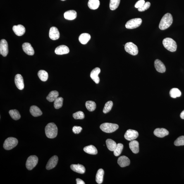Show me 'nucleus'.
<instances>
[{
    "mask_svg": "<svg viewBox=\"0 0 184 184\" xmlns=\"http://www.w3.org/2000/svg\"><path fill=\"white\" fill-rule=\"evenodd\" d=\"M106 144L108 149L109 150L112 151H114L117 146L116 142L110 139H108L106 140Z\"/></svg>",
    "mask_w": 184,
    "mask_h": 184,
    "instance_id": "obj_30",
    "label": "nucleus"
},
{
    "mask_svg": "<svg viewBox=\"0 0 184 184\" xmlns=\"http://www.w3.org/2000/svg\"><path fill=\"white\" fill-rule=\"evenodd\" d=\"M63 99V98H57L54 101V106L55 109H58L62 107Z\"/></svg>",
    "mask_w": 184,
    "mask_h": 184,
    "instance_id": "obj_36",
    "label": "nucleus"
},
{
    "mask_svg": "<svg viewBox=\"0 0 184 184\" xmlns=\"http://www.w3.org/2000/svg\"><path fill=\"white\" fill-rule=\"evenodd\" d=\"M169 94L171 98H176L177 97H180L181 95V93L178 89L173 88L170 90Z\"/></svg>",
    "mask_w": 184,
    "mask_h": 184,
    "instance_id": "obj_32",
    "label": "nucleus"
},
{
    "mask_svg": "<svg viewBox=\"0 0 184 184\" xmlns=\"http://www.w3.org/2000/svg\"><path fill=\"white\" fill-rule=\"evenodd\" d=\"M125 49L126 52L133 56L136 55L138 52V47L132 42L126 43L125 46Z\"/></svg>",
    "mask_w": 184,
    "mask_h": 184,
    "instance_id": "obj_6",
    "label": "nucleus"
},
{
    "mask_svg": "<svg viewBox=\"0 0 184 184\" xmlns=\"http://www.w3.org/2000/svg\"><path fill=\"white\" fill-rule=\"evenodd\" d=\"M101 70L98 67L96 68L91 72L90 76L91 78L96 84H99L100 81L98 75L100 73Z\"/></svg>",
    "mask_w": 184,
    "mask_h": 184,
    "instance_id": "obj_12",
    "label": "nucleus"
},
{
    "mask_svg": "<svg viewBox=\"0 0 184 184\" xmlns=\"http://www.w3.org/2000/svg\"><path fill=\"white\" fill-rule=\"evenodd\" d=\"M58 96H59V93L57 91L55 90L51 91L46 97V99L49 102H52L57 98Z\"/></svg>",
    "mask_w": 184,
    "mask_h": 184,
    "instance_id": "obj_27",
    "label": "nucleus"
},
{
    "mask_svg": "<svg viewBox=\"0 0 184 184\" xmlns=\"http://www.w3.org/2000/svg\"><path fill=\"white\" fill-rule=\"evenodd\" d=\"M173 22V16L171 14L166 13L161 19L159 24V28L162 30H166L171 26Z\"/></svg>",
    "mask_w": 184,
    "mask_h": 184,
    "instance_id": "obj_1",
    "label": "nucleus"
},
{
    "mask_svg": "<svg viewBox=\"0 0 184 184\" xmlns=\"http://www.w3.org/2000/svg\"><path fill=\"white\" fill-rule=\"evenodd\" d=\"M120 0H110L109 8L111 10H114L118 8L119 6Z\"/></svg>",
    "mask_w": 184,
    "mask_h": 184,
    "instance_id": "obj_35",
    "label": "nucleus"
},
{
    "mask_svg": "<svg viewBox=\"0 0 184 184\" xmlns=\"http://www.w3.org/2000/svg\"><path fill=\"white\" fill-rule=\"evenodd\" d=\"M100 5L99 0H89L88 5L91 9L96 10L99 7Z\"/></svg>",
    "mask_w": 184,
    "mask_h": 184,
    "instance_id": "obj_26",
    "label": "nucleus"
},
{
    "mask_svg": "<svg viewBox=\"0 0 184 184\" xmlns=\"http://www.w3.org/2000/svg\"><path fill=\"white\" fill-rule=\"evenodd\" d=\"M13 29L15 34L18 36L23 35L25 32V27L21 25L14 26Z\"/></svg>",
    "mask_w": 184,
    "mask_h": 184,
    "instance_id": "obj_19",
    "label": "nucleus"
},
{
    "mask_svg": "<svg viewBox=\"0 0 184 184\" xmlns=\"http://www.w3.org/2000/svg\"><path fill=\"white\" fill-rule=\"evenodd\" d=\"M10 116L13 119L16 120L20 118V115L19 112L16 109L11 110L9 111Z\"/></svg>",
    "mask_w": 184,
    "mask_h": 184,
    "instance_id": "obj_34",
    "label": "nucleus"
},
{
    "mask_svg": "<svg viewBox=\"0 0 184 184\" xmlns=\"http://www.w3.org/2000/svg\"><path fill=\"white\" fill-rule=\"evenodd\" d=\"M46 137L49 138H54L57 136L58 128L54 123H49L46 125L45 128Z\"/></svg>",
    "mask_w": 184,
    "mask_h": 184,
    "instance_id": "obj_2",
    "label": "nucleus"
},
{
    "mask_svg": "<svg viewBox=\"0 0 184 184\" xmlns=\"http://www.w3.org/2000/svg\"><path fill=\"white\" fill-rule=\"evenodd\" d=\"M38 75L40 80L43 82L46 81L49 77L47 72L44 70H40L38 73Z\"/></svg>",
    "mask_w": 184,
    "mask_h": 184,
    "instance_id": "obj_31",
    "label": "nucleus"
},
{
    "mask_svg": "<svg viewBox=\"0 0 184 184\" xmlns=\"http://www.w3.org/2000/svg\"><path fill=\"white\" fill-rule=\"evenodd\" d=\"M104 172L102 169H100L97 171L96 176V181L98 183L100 184L103 183Z\"/></svg>",
    "mask_w": 184,
    "mask_h": 184,
    "instance_id": "obj_29",
    "label": "nucleus"
},
{
    "mask_svg": "<svg viewBox=\"0 0 184 184\" xmlns=\"http://www.w3.org/2000/svg\"><path fill=\"white\" fill-rule=\"evenodd\" d=\"M71 169L74 171L80 174H83L85 172V168L80 164H72L70 166Z\"/></svg>",
    "mask_w": 184,
    "mask_h": 184,
    "instance_id": "obj_21",
    "label": "nucleus"
},
{
    "mask_svg": "<svg viewBox=\"0 0 184 184\" xmlns=\"http://www.w3.org/2000/svg\"><path fill=\"white\" fill-rule=\"evenodd\" d=\"M150 3L149 2H147L144 3L142 7L138 8V11L140 12H143L148 9L150 6Z\"/></svg>",
    "mask_w": 184,
    "mask_h": 184,
    "instance_id": "obj_41",
    "label": "nucleus"
},
{
    "mask_svg": "<svg viewBox=\"0 0 184 184\" xmlns=\"http://www.w3.org/2000/svg\"><path fill=\"white\" fill-rule=\"evenodd\" d=\"M142 20L140 18H135L129 20L125 25V27L128 29H133L137 28L141 24Z\"/></svg>",
    "mask_w": 184,
    "mask_h": 184,
    "instance_id": "obj_7",
    "label": "nucleus"
},
{
    "mask_svg": "<svg viewBox=\"0 0 184 184\" xmlns=\"http://www.w3.org/2000/svg\"><path fill=\"white\" fill-rule=\"evenodd\" d=\"M82 128L80 126H75L73 127V133L75 134H78L81 132Z\"/></svg>",
    "mask_w": 184,
    "mask_h": 184,
    "instance_id": "obj_42",
    "label": "nucleus"
},
{
    "mask_svg": "<svg viewBox=\"0 0 184 184\" xmlns=\"http://www.w3.org/2000/svg\"><path fill=\"white\" fill-rule=\"evenodd\" d=\"M58 159L57 156H54L50 158L46 166V169L50 170L53 169L57 165Z\"/></svg>",
    "mask_w": 184,
    "mask_h": 184,
    "instance_id": "obj_14",
    "label": "nucleus"
},
{
    "mask_svg": "<svg viewBox=\"0 0 184 184\" xmlns=\"http://www.w3.org/2000/svg\"><path fill=\"white\" fill-rule=\"evenodd\" d=\"M64 17L66 19L68 20H75L77 17V12L74 10H69L64 13Z\"/></svg>",
    "mask_w": 184,
    "mask_h": 184,
    "instance_id": "obj_22",
    "label": "nucleus"
},
{
    "mask_svg": "<svg viewBox=\"0 0 184 184\" xmlns=\"http://www.w3.org/2000/svg\"><path fill=\"white\" fill-rule=\"evenodd\" d=\"M113 102L112 101H110L106 103L103 109V112L104 113H109L112 109L113 106Z\"/></svg>",
    "mask_w": 184,
    "mask_h": 184,
    "instance_id": "obj_38",
    "label": "nucleus"
},
{
    "mask_svg": "<svg viewBox=\"0 0 184 184\" xmlns=\"http://www.w3.org/2000/svg\"><path fill=\"white\" fill-rule=\"evenodd\" d=\"M90 35L87 33H83L81 34L79 37V41L82 44H86L90 40Z\"/></svg>",
    "mask_w": 184,
    "mask_h": 184,
    "instance_id": "obj_25",
    "label": "nucleus"
},
{
    "mask_svg": "<svg viewBox=\"0 0 184 184\" xmlns=\"http://www.w3.org/2000/svg\"><path fill=\"white\" fill-rule=\"evenodd\" d=\"M61 1H66V0H61Z\"/></svg>",
    "mask_w": 184,
    "mask_h": 184,
    "instance_id": "obj_46",
    "label": "nucleus"
},
{
    "mask_svg": "<svg viewBox=\"0 0 184 184\" xmlns=\"http://www.w3.org/2000/svg\"><path fill=\"white\" fill-rule=\"evenodd\" d=\"M73 116L75 119H82L85 118V115L84 113L80 111L74 113Z\"/></svg>",
    "mask_w": 184,
    "mask_h": 184,
    "instance_id": "obj_39",
    "label": "nucleus"
},
{
    "mask_svg": "<svg viewBox=\"0 0 184 184\" xmlns=\"http://www.w3.org/2000/svg\"><path fill=\"white\" fill-rule=\"evenodd\" d=\"M69 48L68 46L65 45H61L56 48L55 52L56 54L62 55L67 54L69 52Z\"/></svg>",
    "mask_w": 184,
    "mask_h": 184,
    "instance_id": "obj_16",
    "label": "nucleus"
},
{
    "mask_svg": "<svg viewBox=\"0 0 184 184\" xmlns=\"http://www.w3.org/2000/svg\"><path fill=\"white\" fill-rule=\"evenodd\" d=\"M77 184H85V183L83 180L77 178L76 179Z\"/></svg>",
    "mask_w": 184,
    "mask_h": 184,
    "instance_id": "obj_44",
    "label": "nucleus"
},
{
    "mask_svg": "<svg viewBox=\"0 0 184 184\" xmlns=\"http://www.w3.org/2000/svg\"><path fill=\"white\" fill-rule=\"evenodd\" d=\"M118 128V125L109 123H103L100 126L101 129L103 131L107 133H112L117 130Z\"/></svg>",
    "mask_w": 184,
    "mask_h": 184,
    "instance_id": "obj_4",
    "label": "nucleus"
},
{
    "mask_svg": "<svg viewBox=\"0 0 184 184\" xmlns=\"http://www.w3.org/2000/svg\"><path fill=\"white\" fill-rule=\"evenodd\" d=\"M38 161L37 156L35 155L31 156L27 159L26 162V167L29 170H31L37 166Z\"/></svg>",
    "mask_w": 184,
    "mask_h": 184,
    "instance_id": "obj_8",
    "label": "nucleus"
},
{
    "mask_svg": "<svg viewBox=\"0 0 184 184\" xmlns=\"http://www.w3.org/2000/svg\"><path fill=\"white\" fill-rule=\"evenodd\" d=\"M154 135L158 137L162 138L169 135V132L164 128H156L154 130Z\"/></svg>",
    "mask_w": 184,
    "mask_h": 184,
    "instance_id": "obj_18",
    "label": "nucleus"
},
{
    "mask_svg": "<svg viewBox=\"0 0 184 184\" xmlns=\"http://www.w3.org/2000/svg\"><path fill=\"white\" fill-rule=\"evenodd\" d=\"M175 146H181L184 145V136H181L176 139L174 142Z\"/></svg>",
    "mask_w": 184,
    "mask_h": 184,
    "instance_id": "obj_40",
    "label": "nucleus"
},
{
    "mask_svg": "<svg viewBox=\"0 0 184 184\" xmlns=\"http://www.w3.org/2000/svg\"><path fill=\"white\" fill-rule=\"evenodd\" d=\"M50 38L52 40H57L59 38L60 33L57 28L52 27L50 29L49 34Z\"/></svg>",
    "mask_w": 184,
    "mask_h": 184,
    "instance_id": "obj_13",
    "label": "nucleus"
},
{
    "mask_svg": "<svg viewBox=\"0 0 184 184\" xmlns=\"http://www.w3.org/2000/svg\"><path fill=\"white\" fill-rule=\"evenodd\" d=\"M86 107L89 111H92L95 110L96 108V104L93 101H87L85 104Z\"/></svg>",
    "mask_w": 184,
    "mask_h": 184,
    "instance_id": "obj_33",
    "label": "nucleus"
},
{
    "mask_svg": "<svg viewBox=\"0 0 184 184\" xmlns=\"http://www.w3.org/2000/svg\"><path fill=\"white\" fill-rule=\"evenodd\" d=\"M30 111L32 116L35 117L41 116L42 114V112L40 109L37 106H31Z\"/></svg>",
    "mask_w": 184,
    "mask_h": 184,
    "instance_id": "obj_24",
    "label": "nucleus"
},
{
    "mask_svg": "<svg viewBox=\"0 0 184 184\" xmlns=\"http://www.w3.org/2000/svg\"><path fill=\"white\" fill-rule=\"evenodd\" d=\"M180 117L182 119H184V110L180 113Z\"/></svg>",
    "mask_w": 184,
    "mask_h": 184,
    "instance_id": "obj_45",
    "label": "nucleus"
},
{
    "mask_svg": "<svg viewBox=\"0 0 184 184\" xmlns=\"http://www.w3.org/2000/svg\"><path fill=\"white\" fill-rule=\"evenodd\" d=\"M8 53V43L5 39H2L0 42V54L3 57H6Z\"/></svg>",
    "mask_w": 184,
    "mask_h": 184,
    "instance_id": "obj_10",
    "label": "nucleus"
},
{
    "mask_svg": "<svg viewBox=\"0 0 184 184\" xmlns=\"http://www.w3.org/2000/svg\"><path fill=\"white\" fill-rule=\"evenodd\" d=\"M129 145L130 149L134 154H137L139 152V143L137 140H134L131 141Z\"/></svg>",
    "mask_w": 184,
    "mask_h": 184,
    "instance_id": "obj_23",
    "label": "nucleus"
},
{
    "mask_svg": "<svg viewBox=\"0 0 184 184\" xmlns=\"http://www.w3.org/2000/svg\"><path fill=\"white\" fill-rule=\"evenodd\" d=\"M130 163V160L125 156H120L118 160V163L121 168L129 166Z\"/></svg>",
    "mask_w": 184,
    "mask_h": 184,
    "instance_id": "obj_20",
    "label": "nucleus"
},
{
    "mask_svg": "<svg viewBox=\"0 0 184 184\" xmlns=\"http://www.w3.org/2000/svg\"><path fill=\"white\" fill-rule=\"evenodd\" d=\"M163 44L164 47L171 52H174L176 51L177 44L175 41L172 39L166 38L163 39Z\"/></svg>",
    "mask_w": 184,
    "mask_h": 184,
    "instance_id": "obj_3",
    "label": "nucleus"
},
{
    "mask_svg": "<svg viewBox=\"0 0 184 184\" xmlns=\"http://www.w3.org/2000/svg\"><path fill=\"white\" fill-rule=\"evenodd\" d=\"M123 144L118 143L117 144L116 148L113 151V154L115 156H118L121 154L123 149Z\"/></svg>",
    "mask_w": 184,
    "mask_h": 184,
    "instance_id": "obj_37",
    "label": "nucleus"
},
{
    "mask_svg": "<svg viewBox=\"0 0 184 184\" xmlns=\"http://www.w3.org/2000/svg\"><path fill=\"white\" fill-rule=\"evenodd\" d=\"M155 68L158 72L161 73H165L166 71V68L163 63L159 59H156L154 61Z\"/></svg>",
    "mask_w": 184,
    "mask_h": 184,
    "instance_id": "obj_17",
    "label": "nucleus"
},
{
    "mask_svg": "<svg viewBox=\"0 0 184 184\" xmlns=\"http://www.w3.org/2000/svg\"><path fill=\"white\" fill-rule=\"evenodd\" d=\"M138 133L137 131L129 129L127 131L125 134V138L129 141L135 140L138 136Z\"/></svg>",
    "mask_w": 184,
    "mask_h": 184,
    "instance_id": "obj_9",
    "label": "nucleus"
},
{
    "mask_svg": "<svg viewBox=\"0 0 184 184\" xmlns=\"http://www.w3.org/2000/svg\"><path fill=\"white\" fill-rule=\"evenodd\" d=\"M145 3L144 0H140L135 3V7L136 8H138L143 6Z\"/></svg>",
    "mask_w": 184,
    "mask_h": 184,
    "instance_id": "obj_43",
    "label": "nucleus"
},
{
    "mask_svg": "<svg viewBox=\"0 0 184 184\" xmlns=\"http://www.w3.org/2000/svg\"><path fill=\"white\" fill-rule=\"evenodd\" d=\"M15 85L20 90L23 89L24 87V80L23 77L20 74H17L15 75Z\"/></svg>",
    "mask_w": 184,
    "mask_h": 184,
    "instance_id": "obj_11",
    "label": "nucleus"
},
{
    "mask_svg": "<svg viewBox=\"0 0 184 184\" xmlns=\"http://www.w3.org/2000/svg\"><path fill=\"white\" fill-rule=\"evenodd\" d=\"M84 150L87 154L96 155L97 154L98 151L97 148L94 146L90 145L84 148Z\"/></svg>",
    "mask_w": 184,
    "mask_h": 184,
    "instance_id": "obj_28",
    "label": "nucleus"
},
{
    "mask_svg": "<svg viewBox=\"0 0 184 184\" xmlns=\"http://www.w3.org/2000/svg\"><path fill=\"white\" fill-rule=\"evenodd\" d=\"M23 50L25 53L29 55H33L35 53L33 48L30 43L25 42L22 45Z\"/></svg>",
    "mask_w": 184,
    "mask_h": 184,
    "instance_id": "obj_15",
    "label": "nucleus"
},
{
    "mask_svg": "<svg viewBox=\"0 0 184 184\" xmlns=\"http://www.w3.org/2000/svg\"><path fill=\"white\" fill-rule=\"evenodd\" d=\"M18 143V141L16 138L10 137L5 140L3 147L6 150H10L16 146Z\"/></svg>",
    "mask_w": 184,
    "mask_h": 184,
    "instance_id": "obj_5",
    "label": "nucleus"
}]
</instances>
